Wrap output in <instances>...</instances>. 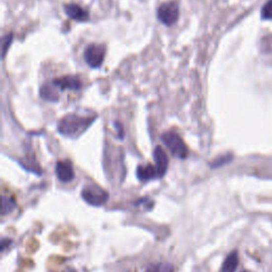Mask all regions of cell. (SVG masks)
I'll return each instance as SVG.
<instances>
[{
    "mask_svg": "<svg viewBox=\"0 0 272 272\" xmlns=\"http://www.w3.org/2000/svg\"><path fill=\"white\" fill-rule=\"evenodd\" d=\"M95 120V116H81L71 114L59 121V133L69 138H77L88 129Z\"/></svg>",
    "mask_w": 272,
    "mask_h": 272,
    "instance_id": "6da1fadb",
    "label": "cell"
},
{
    "mask_svg": "<svg viewBox=\"0 0 272 272\" xmlns=\"http://www.w3.org/2000/svg\"><path fill=\"white\" fill-rule=\"evenodd\" d=\"M162 141L173 156L180 159H185L188 156V149L186 145L177 133L166 132L162 135Z\"/></svg>",
    "mask_w": 272,
    "mask_h": 272,
    "instance_id": "7a4b0ae2",
    "label": "cell"
},
{
    "mask_svg": "<svg viewBox=\"0 0 272 272\" xmlns=\"http://www.w3.org/2000/svg\"><path fill=\"white\" fill-rule=\"evenodd\" d=\"M81 196L86 203L94 206H100L106 203L109 199V194L96 184L86 185L82 190Z\"/></svg>",
    "mask_w": 272,
    "mask_h": 272,
    "instance_id": "3957f363",
    "label": "cell"
},
{
    "mask_svg": "<svg viewBox=\"0 0 272 272\" xmlns=\"http://www.w3.org/2000/svg\"><path fill=\"white\" fill-rule=\"evenodd\" d=\"M179 5L176 1L165 2L158 6L157 18L161 23L166 26H172L177 23L179 18Z\"/></svg>",
    "mask_w": 272,
    "mask_h": 272,
    "instance_id": "277c9868",
    "label": "cell"
},
{
    "mask_svg": "<svg viewBox=\"0 0 272 272\" xmlns=\"http://www.w3.org/2000/svg\"><path fill=\"white\" fill-rule=\"evenodd\" d=\"M104 57H106V47L101 44H90L84 51V59L92 68L100 67Z\"/></svg>",
    "mask_w": 272,
    "mask_h": 272,
    "instance_id": "5b68a950",
    "label": "cell"
},
{
    "mask_svg": "<svg viewBox=\"0 0 272 272\" xmlns=\"http://www.w3.org/2000/svg\"><path fill=\"white\" fill-rule=\"evenodd\" d=\"M153 158H155V168L157 170L158 178L164 177V174L167 172V169H168L169 164L168 156H167L164 149L157 146L155 151H153Z\"/></svg>",
    "mask_w": 272,
    "mask_h": 272,
    "instance_id": "8992f818",
    "label": "cell"
},
{
    "mask_svg": "<svg viewBox=\"0 0 272 272\" xmlns=\"http://www.w3.org/2000/svg\"><path fill=\"white\" fill-rule=\"evenodd\" d=\"M55 173H57L58 179L61 182H71V181L75 178V172L73 169V166L69 162L60 161L57 163L55 166Z\"/></svg>",
    "mask_w": 272,
    "mask_h": 272,
    "instance_id": "52a82bcc",
    "label": "cell"
},
{
    "mask_svg": "<svg viewBox=\"0 0 272 272\" xmlns=\"http://www.w3.org/2000/svg\"><path fill=\"white\" fill-rule=\"evenodd\" d=\"M53 84L61 89H79L82 86L81 80L76 76H64L62 78L54 79Z\"/></svg>",
    "mask_w": 272,
    "mask_h": 272,
    "instance_id": "ba28073f",
    "label": "cell"
},
{
    "mask_svg": "<svg viewBox=\"0 0 272 272\" xmlns=\"http://www.w3.org/2000/svg\"><path fill=\"white\" fill-rule=\"evenodd\" d=\"M65 13L71 18L77 20V22H86V20H88V12L81 8V6L78 4H75V3L66 4Z\"/></svg>",
    "mask_w": 272,
    "mask_h": 272,
    "instance_id": "9c48e42d",
    "label": "cell"
},
{
    "mask_svg": "<svg viewBox=\"0 0 272 272\" xmlns=\"http://www.w3.org/2000/svg\"><path fill=\"white\" fill-rule=\"evenodd\" d=\"M136 176L139 181H149L151 179L158 178L157 170L155 167H153L152 165L138 166V168L136 170Z\"/></svg>",
    "mask_w": 272,
    "mask_h": 272,
    "instance_id": "30bf717a",
    "label": "cell"
},
{
    "mask_svg": "<svg viewBox=\"0 0 272 272\" xmlns=\"http://www.w3.org/2000/svg\"><path fill=\"white\" fill-rule=\"evenodd\" d=\"M237 266H238V254L236 251H233L223 262L220 272H235Z\"/></svg>",
    "mask_w": 272,
    "mask_h": 272,
    "instance_id": "8fae6325",
    "label": "cell"
},
{
    "mask_svg": "<svg viewBox=\"0 0 272 272\" xmlns=\"http://www.w3.org/2000/svg\"><path fill=\"white\" fill-rule=\"evenodd\" d=\"M55 85L52 83V85H44L40 89V96L41 98L48 101H58L59 100V95L57 90L54 89Z\"/></svg>",
    "mask_w": 272,
    "mask_h": 272,
    "instance_id": "7c38bea8",
    "label": "cell"
},
{
    "mask_svg": "<svg viewBox=\"0 0 272 272\" xmlns=\"http://www.w3.org/2000/svg\"><path fill=\"white\" fill-rule=\"evenodd\" d=\"M16 207V202L14 201L12 198L10 197H2L1 200V215H8L10 213H12L14 210H15Z\"/></svg>",
    "mask_w": 272,
    "mask_h": 272,
    "instance_id": "4fadbf2b",
    "label": "cell"
},
{
    "mask_svg": "<svg viewBox=\"0 0 272 272\" xmlns=\"http://www.w3.org/2000/svg\"><path fill=\"white\" fill-rule=\"evenodd\" d=\"M263 19H272V0H268L261 11Z\"/></svg>",
    "mask_w": 272,
    "mask_h": 272,
    "instance_id": "5bb4252c",
    "label": "cell"
},
{
    "mask_svg": "<svg viewBox=\"0 0 272 272\" xmlns=\"http://www.w3.org/2000/svg\"><path fill=\"white\" fill-rule=\"evenodd\" d=\"M12 40H13L12 33L6 34V36L2 39V58L3 59L5 57L6 52H8V49H9V47H10V45L12 43Z\"/></svg>",
    "mask_w": 272,
    "mask_h": 272,
    "instance_id": "9a60e30c",
    "label": "cell"
},
{
    "mask_svg": "<svg viewBox=\"0 0 272 272\" xmlns=\"http://www.w3.org/2000/svg\"><path fill=\"white\" fill-rule=\"evenodd\" d=\"M231 159H232V157L230 156V155L218 157L214 163H212V167H214V168H216V167H220V166H222V165H225V164L229 163L230 161H231Z\"/></svg>",
    "mask_w": 272,
    "mask_h": 272,
    "instance_id": "2e32d148",
    "label": "cell"
},
{
    "mask_svg": "<svg viewBox=\"0 0 272 272\" xmlns=\"http://www.w3.org/2000/svg\"><path fill=\"white\" fill-rule=\"evenodd\" d=\"M11 242H12L11 239H2V241H1V251H3L6 246L11 245Z\"/></svg>",
    "mask_w": 272,
    "mask_h": 272,
    "instance_id": "e0dca14e",
    "label": "cell"
},
{
    "mask_svg": "<svg viewBox=\"0 0 272 272\" xmlns=\"http://www.w3.org/2000/svg\"><path fill=\"white\" fill-rule=\"evenodd\" d=\"M242 272H250V271H247V270H245V271H242Z\"/></svg>",
    "mask_w": 272,
    "mask_h": 272,
    "instance_id": "ac0fdd59",
    "label": "cell"
},
{
    "mask_svg": "<svg viewBox=\"0 0 272 272\" xmlns=\"http://www.w3.org/2000/svg\"><path fill=\"white\" fill-rule=\"evenodd\" d=\"M68 272H74V271H73V270H69V271H68Z\"/></svg>",
    "mask_w": 272,
    "mask_h": 272,
    "instance_id": "d6986e66",
    "label": "cell"
}]
</instances>
